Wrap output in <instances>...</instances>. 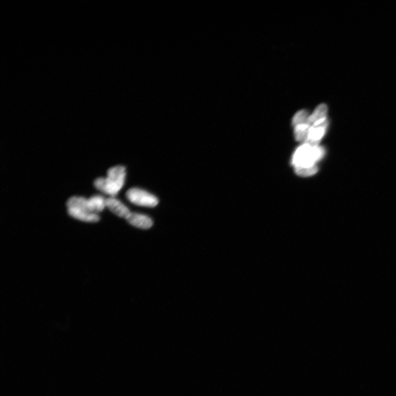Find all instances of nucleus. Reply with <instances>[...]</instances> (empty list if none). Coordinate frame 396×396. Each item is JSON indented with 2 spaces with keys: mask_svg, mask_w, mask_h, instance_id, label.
<instances>
[{
  "mask_svg": "<svg viewBox=\"0 0 396 396\" xmlns=\"http://www.w3.org/2000/svg\"><path fill=\"white\" fill-rule=\"evenodd\" d=\"M309 114L306 110H301L297 112L293 118V124L296 141L306 142L311 124L308 118Z\"/></svg>",
  "mask_w": 396,
  "mask_h": 396,
  "instance_id": "4",
  "label": "nucleus"
},
{
  "mask_svg": "<svg viewBox=\"0 0 396 396\" xmlns=\"http://www.w3.org/2000/svg\"><path fill=\"white\" fill-rule=\"evenodd\" d=\"M126 220L132 226L141 229H149L153 224L150 217L141 214L131 213Z\"/></svg>",
  "mask_w": 396,
  "mask_h": 396,
  "instance_id": "8",
  "label": "nucleus"
},
{
  "mask_svg": "<svg viewBox=\"0 0 396 396\" xmlns=\"http://www.w3.org/2000/svg\"><path fill=\"white\" fill-rule=\"evenodd\" d=\"M67 206L68 208H75L87 211L88 213L96 214L90 198L87 199L84 197L77 196L71 197L67 202Z\"/></svg>",
  "mask_w": 396,
  "mask_h": 396,
  "instance_id": "7",
  "label": "nucleus"
},
{
  "mask_svg": "<svg viewBox=\"0 0 396 396\" xmlns=\"http://www.w3.org/2000/svg\"><path fill=\"white\" fill-rule=\"evenodd\" d=\"M325 154L322 147H313L305 143L296 150L293 157V164L297 175L309 176L314 175L318 171L315 162Z\"/></svg>",
  "mask_w": 396,
  "mask_h": 396,
  "instance_id": "1",
  "label": "nucleus"
},
{
  "mask_svg": "<svg viewBox=\"0 0 396 396\" xmlns=\"http://www.w3.org/2000/svg\"><path fill=\"white\" fill-rule=\"evenodd\" d=\"M327 116L319 119L311 124L306 143L313 147L318 146L321 139L324 135L327 125Z\"/></svg>",
  "mask_w": 396,
  "mask_h": 396,
  "instance_id": "5",
  "label": "nucleus"
},
{
  "mask_svg": "<svg viewBox=\"0 0 396 396\" xmlns=\"http://www.w3.org/2000/svg\"><path fill=\"white\" fill-rule=\"evenodd\" d=\"M95 210V213L97 214L101 212L106 207V199L100 195H94L90 197Z\"/></svg>",
  "mask_w": 396,
  "mask_h": 396,
  "instance_id": "10",
  "label": "nucleus"
},
{
  "mask_svg": "<svg viewBox=\"0 0 396 396\" xmlns=\"http://www.w3.org/2000/svg\"><path fill=\"white\" fill-rule=\"evenodd\" d=\"M125 195L127 200L136 206L154 208L158 204V200L155 195L141 188H130Z\"/></svg>",
  "mask_w": 396,
  "mask_h": 396,
  "instance_id": "3",
  "label": "nucleus"
},
{
  "mask_svg": "<svg viewBox=\"0 0 396 396\" xmlns=\"http://www.w3.org/2000/svg\"><path fill=\"white\" fill-rule=\"evenodd\" d=\"M68 213L75 219L86 222H96L100 220V217L94 213H90L75 208H68Z\"/></svg>",
  "mask_w": 396,
  "mask_h": 396,
  "instance_id": "9",
  "label": "nucleus"
},
{
  "mask_svg": "<svg viewBox=\"0 0 396 396\" xmlns=\"http://www.w3.org/2000/svg\"><path fill=\"white\" fill-rule=\"evenodd\" d=\"M107 178H97L94 182V186L102 192L115 197L123 188L126 172L125 168L118 165L108 171Z\"/></svg>",
  "mask_w": 396,
  "mask_h": 396,
  "instance_id": "2",
  "label": "nucleus"
},
{
  "mask_svg": "<svg viewBox=\"0 0 396 396\" xmlns=\"http://www.w3.org/2000/svg\"><path fill=\"white\" fill-rule=\"evenodd\" d=\"M106 207L118 217L126 219L131 212L127 206L115 197L106 199Z\"/></svg>",
  "mask_w": 396,
  "mask_h": 396,
  "instance_id": "6",
  "label": "nucleus"
}]
</instances>
